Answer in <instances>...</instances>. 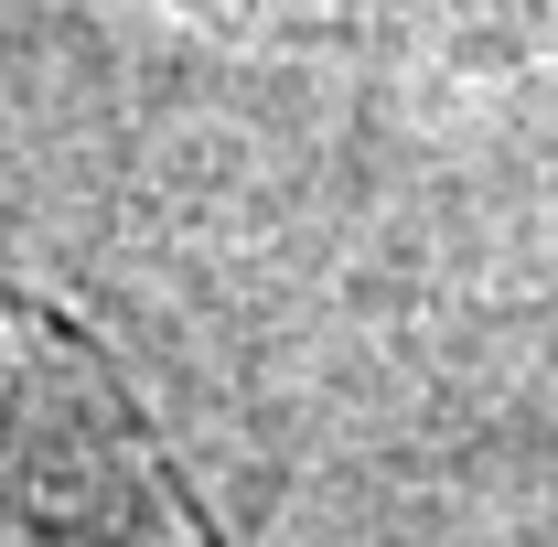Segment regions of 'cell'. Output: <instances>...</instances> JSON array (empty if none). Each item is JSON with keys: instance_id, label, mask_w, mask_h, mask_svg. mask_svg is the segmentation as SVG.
Wrapping results in <instances>:
<instances>
[{"instance_id": "cell-1", "label": "cell", "mask_w": 558, "mask_h": 547, "mask_svg": "<svg viewBox=\"0 0 558 547\" xmlns=\"http://www.w3.org/2000/svg\"><path fill=\"white\" fill-rule=\"evenodd\" d=\"M130 505L140 494L119 473H86L44 343L0 312V547H119Z\"/></svg>"}, {"instance_id": "cell-2", "label": "cell", "mask_w": 558, "mask_h": 547, "mask_svg": "<svg viewBox=\"0 0 558 547\" xmlns=\"http://www.w3.org/2000/svg\"><path fill=\"white\" fill-rule=\"evenodd\" d=\"M215 22H323V11H344V0H194Z\"/></svg>"}]
</instances>
